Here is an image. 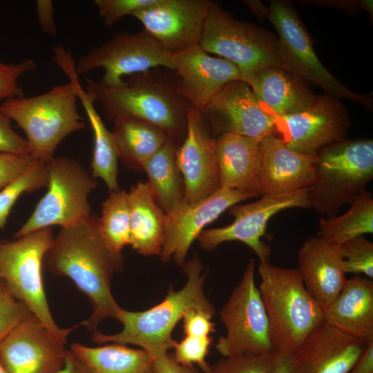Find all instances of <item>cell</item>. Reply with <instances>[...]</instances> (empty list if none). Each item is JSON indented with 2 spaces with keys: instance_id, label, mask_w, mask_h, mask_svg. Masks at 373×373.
<instances>
[{
  "instance_id": "1",
  "label": "cell",
  "mask_w": 373,
  "mask_h": 373,
  "mask_svg": "<svg viewBox=\"0 0 373 373\" xmlns=\"http://www.w3.org/2000/svg\"><path fill=\"white\" fill-rule=\"evenodd\" d=\"M122 253L104 244L93 216L61 227L43 260V269L69 278L89 299L93 311L82 325L93 332L104 319L117 318L121 307L111 292V280L122 271Z\"/></svg>"
},
{
  "instance_id": "2",
  "label": "cell",
  "mask_w": 373,
  "mask_h": 373,
  "mask_svg": "<svg viewBox=\"0 0 373 373\" xmlns=\"http://www.w3.org/2000/svg\"><path fill=\"white\" fill-rule=\"evenodd\" d=\"M183 270L187 277L183 288L175 291L171 286L163 301L145 311L130 312L121 307L116 319L123 329L113 334L96 330L92 340L98 344L136 345L153 358L168 353L176 343L172 332L186 312L200 309L215 314L204 290L207 271L202 273L203 265L197 255L184 263Z\"/></svg>"
},
{
  "instance_id": "3",
  "label": "cell",
  "mask_w": 373,
  "mask_h": 373,
  "mask_svg": "<svg viewBox=\"0 0 373 373\" xmlns=\"http://www.w3.org/2000/svg\"><path fill=\"white\" fill-rule=\"evenodd\" d=\"M147 73L129 76L119 88H106L87 79L86 90L100 104L106 119L128 117L144 121L160 128L178 144L185 136L189 104L178 93L175 84L156 79Z\"/></svg>"
},
{
  "instance_id": "4",
  "label": "cell",
  "mask_w": 373,
  "mask_h": 373,
  "mask_svg": "<svg viewBox=\"0 0 373 373\" xmlns=\"http://www.w3.org/2000/svg\"><path fill=\"white\" fill-rule=\"evenodd\" d=\"M373 178V141L344 140L316 153L310 207L325 218L338 215L366 190Z\"/></svg>"
},
{
  "instance_id": "5",
  "label": "cell",
  "mask_w": 373,
  "mask_h": 373,
  "mask_svg": "<svg viewBox=\"0 0 373 373\" xmlns=\"http://www.w3.org/2000/svg\"><path fill=\"white\" fill-rule=\"evenodd\" d=\"M258 270V289L276 350L294 353L307 336L325 322L324 309L307 291L297 269L260 261Z\"/></svg>"
},
{
  "instance_id": "6",
  "label": "cell",
  "mask_w": 373,
  "mask_h": 373,
  "mask_svg": "<svg viewBox=\"0 0 373 373\" xmlns=\"http://www.w3.org/2000/svg\"><path fill=\"white\" fill-rule=\"evenodd\" d=\"M77 100L75 87L69 82L39 95L6 99L1 108L26 134L30 155L46 164L65 137L86 126L79 114Z\"/></svg>"
},
{
  "instance_id": "7",
  "label": "cell",
  "mask_w": 373,
  "mask_h": 373,
  "mask_svg": "<svg viewBox=\"0 0 373 373\" xmlns=\"http://www.w3.org/2000/svg\"><path fill=\"white\" fill-rule=\"evenodd\" d=\"M201 48L230 61L248 84L261 69L280 66L287 69L283 50L271 32L233 18L218 3L211 1L204 19Z\"/></svg>"
},
{
  "instance_id": "8",
  "label": "cell",
  "mask_w": 373,
  "mask_h": 373,
  "mask_svg": "<svg viewBox=\"0 0 373 373\" xmlns=\"http://www.w3.org/2000/svg\"><path fill=\"white\" fill-rule=\"evenodd\" d=\"M54 239L51 227L12 241L0 242V278L12 294L64 343L75 328L59 327L54 321L45 294L43 260Z\"/></svg>"
},
{
  "instance_id": "9",
  "label": "cell",
  "mask_w": 373,
  "mask_h": 373,
  "mask_svg": "<svg viewBox=\"0 0 373 373\" xmlns=\"http://www.w3.org/2000/svg\"><path fill=\"white\" fill-rule=\"evenodd\" d=\"M46 167L47 191L14 234L15 238L55 225L68 226L91 216L88 195L97 186L95 178L70 157H54Z\"/></svg>"
},
{
  "instance_id": "10",
  "label": "cell",
  "mask_w": 373,
  "mask_h": 373,
  "mask_svg": "<svg viewBox=\"0 0 373 373\" xmlns=\"http://www.w3.org/2000/svg\"><path fill=\"white\" fill-rule=\"evenodd\" d=\"M256 8V15L265 16L276 28L288 70L304 81L318 86L329 96L348 99L372 109L370 97L353 92L323 66L306 28L291 3L276 0L268 7L260 3Z\"/></svg>"
},
{
  "instance_id": "11",
  "label": "cell",
  "mask_w": 373,
  "mask_h": 373,
  "mask_svg": "<svg viewBox=\"0 0 373 373\" xmlns=\"http://www.w3.org/2000/svg\"><path fill=\"white\" fill-rule=\"evenodd\" d=\"M226 335L216 348L224 357L245 354L266 355L276 352L272 330L258 287L255 260H249L242 278L220 311Z\"/></svg>"
},
{
  "instance_id": "12",
  "label": "cell",
  "mask_w": 373,
  "mask_h": 373,
  "mask_svg": "<svg viewBox=\"0 0 373 373\" xmlns=\"http://www.w3.org/2000/svg\"><path fill=\"white\" fill-rule=\"evenodd\" d=\"M160 66L173 70L172 55L160 48L144 30L136 33L119 31L102 45L91 48L75 63L79 75L104 69L98 83L109 88L124 86V76Z\"/></svg>"
},
{
  "instance_id": "13",
  "label": "cell",
  "mask_w": 373,
  "mask_h": 373,
  "mask_svg": "<svg viewBox=\"0 0 373 373\" xmlns=\"http://www.w3.org/2000/svg\"><path fill=\"white\" fill-rule=\"evenodd\" d=\"M310 207L308 189L263 195L254 202L233 205L229 209L233 221L224 227L203 231L198 237L200 247L213 250L220 244L239 241L250 247L261 262H269L271 249L263 242L268 221L278 212L291 209Z\"/></svg>"
},
{
  "instance_id": "14",
  "label": "cell",
  "mask_w": 373,
  "mask_h": 373,
  "mask_svg": "<svg viewBox=\"0 0 373 373\" xmlns=\"http://www.w3.org/2000/svg\"><path fill=\"white\" fill-rule=\"evenodd\" d=\"M348 113L338 99L316 96L305 108L275 119V135L290 149L315 155L323 147L343 141L350 127Z\"/></svg>"
},
{
  "instance_id": "15",
  "label": "cell",
  "mask_w": 373,
  "mask_h": 373,
  "mask_svg": "<svg viewBox=\"0 0 373 373\" xmlns=\"http://www.w3.org/2000/svg\"><path fill=\"white\" fill-rule=\"evenodd\" d=\"M175 160L183 178L185 202L204 200L220 188L215 138L202 111L190 104L185 136Z\"/></svg>"
},
{
  "instance_id": "16",
  "label": "cell",
  "mask_w": 373,
  "mask_h": 373,
  "mask_svg": "<svg viewBox=\"0 0 373 373\" xmlns=\"http://www.w3.org/2000/svg\"><path fill=\"white\" fill-rule=\"evenodd\" d=\"M211 1L155 0L133 13L147 35L174 55L199 44Z\"/></svg>"
},
{
  "instance_id": "17",
  "label": "cell",
  "mask_w": 373,
  "mask_h": 373,
  "mask_svg": "<svg viewBox=\"0 0 373 373\" xmlns=\"http://www.w3.org/2000/svg\"><path fill=\"white\" fill-rule=\"evenodd\" d=\"M65 343L30 314L0 342L7 373H54L65 363Z\"/></svg>"
},
{
  "instance_id": "18",
  "label": "cell",
  "mask_w": 373,
  "mask_h": 373,
  "mask_svg": "<svg viewBox=\"0 0 373 373\" xmlns=\"http://www.w3.org/2000/svg\"><path fill=\"white\" fill-rule=\"evenodd\" d=\"M202 112L213 137L232 133L261 141L275 135V119L261 109L242 79L227 84Z\"/></svg>"
},
{
  "instance_id": "19",
  "label": "cell",
  "mask_w": 373,
  "mask_h": 373,
  "mask_svg": "<svg viewBox=\"0 0 373 373\" xmlns=\"http://www.w3.org/2000/svg\"><path fill=\"white\" fill-rule=\"evenodd\" d=\"M254 198L238 190L220 187L208 198L195 203L184 201L166 214L161 260L173 259L183 265L193 242L204 228L233 205Z\"/></svg>"
},
{
  "instance_id": "20",
  "label": "cell",
  "mask_w": 373,
  "mask_h": 373,
  "mask_svg": "<svg viewBox=\"0 0 373 373\" xmlns=\"http://www.w3.org/2000/svg\"><path fill=\"white\" fill-rule=\"evenodd\" d=\"M172 64L178 77L175 83L178 93L201 111L227 84L241 79L236 65L209 55L200 44L172 55Z\"/></svg>"
},
{
  "instance_id": "21",
  "label": "cell",
  "mask_w": 373,
  "mask_h": 373,
  "mask_svg": "<svg viewBox=\"0 0 373 373\" xmlns=\"http://www.w3.org/2000/svg\"><path fill=\"white\" fill-rule=\"evenodd\" d=\"M260 148V196L291 193L312 186L316 154L293 150L276 135L264 137Z\"/></svg>"
},
{
  "instance_id": "22",
  "label": "cell",
  "mask_w": 373,
  "mask_h": 373,
  "mask_svg": "<svg viewBox=\"0 0 373 373\" xmlns=\"http://www.w3.org/2000/svg\"><path fill=\"white\" fill-rule=\"evenodd\" d=\"M370 343L325 321L307 336L294 354L300 373H348Z\"/></svg>"
},
{
  "instance_id": "23",
  "label": "cell",
  "mask_w": 373,
  "mask_h": 373,
  "mask_svg": "<svg viewBox=\"0 0 373 373\" xmlns=\"http://www.w3.org/2000/svg\"><path fill=\"white\" fill-rule=\"evenodd\" d=\"M297 260L306 289L324 309L347 280L339 245L311 236L298 249Z\"/></svg>"
},
{
  "instance_id": "24",
  "label": "cell",
  "mask_w": 373,
  "mask_h": 373,
  "mask_svg": "<svg viewBox=\"0 0 373 373\" xmlns=\"http://www.w3.org/2000/svg\"><path fill=\"white\" fill-rule=\"evenodd\" d=\"M52 61L65 73L75 89L91 126L94 136V149L91 162L92 176L100 178L106 184L109 193L119 190L117 182L118 153L111 131L106 127L95 107V102L82 87L75 62L69 50L56 52Z\"/></svg>"
},
{
  "instance_id": "25",
  "label": "cell",
  "mask_w": 373,
  "mask_h": 373,
  "mask_svg": "<svg viewBox=\"0 0 373 373\" xmlns=\"http://www.w3.org/2000/svg\"><path fill=\"white\" fill-rule=\"evenodd\" d=\"M249 85L261 109L274 119L305 108L316 97L307 82L280 66L261 69Z\"/></svg>"
},
{
  "instance_id": "26",
  "label": "cell",
  "mask_w": 373,
  "mask_h": 373,
  "mask_svg": "<svg viewBox=\"0 0 373 373\" xmlns=\"http://www.w3.org/2000/svg\"><path fill=\"white\" fill-rule=\"evenodd\" d=\"M260 141L232 133L215 138L220 187L259 194Z\"/></svg>"
},
{
  "instance_id": "27",
  "label": "cell",
  "mask_w": 373,
  "mask_h": 373,
  "mask_svg": "<svg viewBox=\"0 0 373 373\" xmlns=\"http://www.w3.org/2000/svg\"><path fill=\"white\" fill-rule=\"evenodd\" d=\"M325 321L352 336L373 341V280L354 275L324 308Z\"/></svg>"
},
{
  "instance_id": "28",
  "label": "cell",
  "mask_w": 373,
  "mask_h": 373,
  "mask_svg": "<svg viewBox=\"0 0 373 373\" xmlns=\"http://www.w3.org/2000/svg\"><path fill=\"white\" fill-rule=\"evenodd\" d=\"M129 242L144 256L160 255L164 241L166 214L157 203L148 182H139L128 192Z\"/></svg>"
},
{
  "instance_id": "29",
  "label": "cell",
  "mask_w": 373,
  "mask_h": 373,
  "mask_svg": "<svg viewBox=\"0 0 373 373\" xmlns=\"http://www.w3.org/2000/svg\"><path fill=\"white\" fill-rule=\"evenodd\" d=\"M70 351L90 373H152L154 358L142 349L112 343L89 347L78 343Z\"/></svg>"
},
{
  "instance_id": "30",
  "label": "cell",
  "mask_w": 373,
  "mask_h": 373,
  "mask_svg": "<svg viewBox=\"0 0 373 373\" xmlns=\"http://www.w3.org/2000/svg\"><path fill=\"white\" fill-rule=\"evenodd\" d=\"M113 122L119 159L133 169H142L143 162L169 139L160 128L140 119L121 117Z\"/></svg>"
},
{
  "instance_id": "31",
  "label": "cell",
  "mask_w": 373,
  "mask_h": 373,
  "mask_svg": "<svg viewBox=\"0 0 373 373\" xmlns=\"http://www.w3.org/2000/svg\"><path fill=\"white\" fill-rule=\"evenodd\" d=\"M177 144L171 139L143 162L155 200L166 214L184 202V188L175 160Z\"/></svg>"
},
{
  "instance_id": "32",
  "label": "cell",
  "mask_w": 373,
  "mask_h": 373,
  "mask_svg": "<svg viewBox=\"0 0 373 373\" xmlns=\"http://www.w3.org/2000/svg\"><path fill=\"white\" fill-rule=\"evenodd\" d=\"M343 214L322 217L317 236L337 245L359 236L373 233V197L365 191Z\"/></svg>"
},
{
  "instance_id": "33",
  "label": "cell",
  "mask_w": 373,
  "mask_h": 373,
  "mask_svg": "<svg viewBox=\"0 0 373 373\" xmlns=\"http://www.w3.org/2000/svg\"><path fill=\"white\" fill-rule=\"evenodd\" d=\"M101 213L98 229L104 244L112 251L122 253L129 242L128 192L119 189L110 193L102 203Z\"/></svg>"
},
{
  "instance_id": "34",
  "label": "cell",
  "mask_w": 373,
  "mask_h": 373,
  "mask_svg": "<svg viewBox=\"0 0 373 373\" xmlns=\"http://www.w3.org/2000/svg\"><path fill=\"white\" fill-rule=\"evenodd\" d=\"M48 184L46 164L37 162L13 182L0 191V230L17 199L24 193L45 187Z\"/></svg>"
},
{
  "instance_id": "35",
  "label": "cell",
  "mask_w": 373,
  "mask_h": 373,
  "mask_svg": "<svg viewBox=\"0 0 373 373\" xmlns=\"http://www.w3.org/2000/svg\"><path fill=\"white\" fill-rule=\"evenodd\" d=\"M346 274H363L373 278V243L364 236L350 239L339 245Z\"/></svg>"
},
{
  "instance_id": "36",
  "label": "cell",
  "mask_w": 373,
  "mask_h": 373,
  "mask_svg": "<svg viewBox=\"0 0 373 373\" xmlns=\"http://www.w3.org/2000/svg\"><path fill=\"white\" fill-rule=\"evenodd\" d=\"M277 357V351L266 355L245 354L224 357L209 373H271Z\"/></svg>"
},
{
  "instance_id": "37",
  "label": "cell",
  "mask_w": 373,
  "mask_h": 373,
  "mask_svg": "<svg viewBox=\"0 0 373 373\" xmlns=\"http://www.w3.org/2000/svg\"><path fill=\"white\" fill-rule=\"evenodd\" d=\"M211 343L209 336H185L174 346V359L185 366L198 365L204 373H209L211 367L206 361Z\"/></svg>"
},
{
  "instance_id": "38",
  "label": "cell",
  "mask_w": 373,
  "mask_h": 373,
  "mask_svg": "<svg viewBox=\"0 0 373 373\" xmlns=\"http://www.w3.org/2000/svg\"><path fill=\"white\" fill-rule=\"evenodd\" d=\"M30 314L0 278V342Z\"/></svg>"
},
{
  "instance_id": "39",
  "label": "cell",
  "mask_w": 373,
  "mask_h": 373,
  "mask_svg": "<svg viewBox=\"0 0 373 373\" xmlns=\"http://www.w3.org/2000/svg\"><path fill=\"white\" fill-rule=\"evenodd\" d=\"M36 67L37 64L32 59H26L18 63L0 61V102L2 99L25 96L18 84V80Z\"/></svg>"
},
{
  "instance_id": "40",
  "label": "cell",
  "mask_w": 373,
  "mask_h": 373,
  "mask_svg": "<svg viewBox=\"0 0 373 373\" xmlns=\"http://www.w3.org/2000/svg\"><path fill=\"white\" fill-rule=\"evenodd\" d=\"M155 0H95L98 15L108 27Z\"/></svg>"
},
{
  "instance_id": "41",
  "label": "cell",
  "mask_w": 373,
  "mask_h": 373,
  "mask_svg": "<svg viewBox=\"0 0 373 373\" xmlns=\"http://www.w3.org/2000/svg\"><path fill=\"white\" fill-rule=\"evenodd\" d=\"M37 162L30 155L0 153V191L13 182Z\"/></svg>"
},
{
  "instance_id": "42",
  "label": "cell",
  "mask_w": 373,
  "mask_h": 373,
  "mask_svg": "<svg viewBox=\"0 0 373 373\" xmlns=\"http://www.w3.org/2000/svg\"><path fill=\"white\" fill-rule=\"evenodd\" d=\"M0 153L30 155L26 139L12 128L11 119L3 113L0 104Z\"/></svg>"
},
{
  "instance_id": "43",
  "label": "cell",
  "mask_w": 373,
  "mask_h": 373,
  "mask_svg": "<svg viewBox=\"0 0 373 373\" xmlns=\"http://www.w3.org/2000/svg\"><path fill=\"white\" fill-rule=\"evenodd\" d=\"M214 314L200 309H190L182 316L185 336H209L215 332L211 319Z\"/></svg>"
},
{
  "instance_id": "44",
  "label": "cell",
  "mask_w": 373,
  "mask_h": 373,
  "mask_svg": "<svg viewBox=\"0 0 373 373\" xmlns=\"http://www.w3.org/2000/svg\"><path fill=\"white\" fill-rule=\"evenodd\" d=\"M35 10L41 31L49 36L56 37L57 30L53 1L51 0H37Z\"/></svg>"
},
{
  "instance_id": "45",
  "label": "cell",
  "mask_w": 373,
  "mask_h": 373,
  "mask_svg": "<svg viewBox=\"0 0 373 373\" xmlns=\"http://www.w3.org/2000/svg\"><path fill=\"white\" fill-rule=\"evenodd\" d=\"M152 373H200L193 366L182 365L169 353L154 358Z\"/></svg>"
},
{
  "instance_id": "46",
  "label": "cell",
  "mask_w": 373,
  "mask_h": 373,
  "mask_svg": "<svg viewBox=\"0 0 373 373\" xmlns=\"http://www.w3.org/2000/svg\"><path fill=\"white\" fill-rule=\"evenodd\" d=\"M277 357L271 373H300L294 354L287 349H278Z\"/></svg>"
},
{
  "instance_id": "47",
  "label": "cell",
  "mask_w": 373,
  "mask_h": 373,
  "mask_svg": "<svg viewBox=\"0 0 373 373\" xmlns=\"http://www.w3.org/2000/svg\"><path fill=\"white\" fill-rule=\"evenodd\" d=\"M348 373H373V341L369 343Z\"/></svg>"
},
{
  "instance_id": "48",
  "label": "cell",
  "mask_w": 373,
  "mask_h": 373,
  "mask_svg": "<svg viewBox=\"0 0 373 373\" xmlns=\"http://www.w3.org/2000/svg\"><path fill=\"white\" fill-rule=\"evenodd\" d=\"M54 373H90V372L70 350H68L64 365Z\"/></svg>"
},
{
  "instance_id": "49",
  "label": "cell",
  "mask_w": 373,
  "mask_h": 373,
  "mask_svg": "<svg viewBox=\"0 0 373 373\" xmlns=\"http://www.w3.org/2000/svg\"><path fill=\"white\" fill-rule=\"evenodd\" d=\"M362 8L366 10L370 14H372V1L364 0L360 1Z\"/></svg>"
},
{
  "instance_id": "50",
  "label": "cell",
  "mask_w": 373,
  "mask_h": 373,
  "mask_svg": "<svg viewBox=\"0 0 373 373\" xmlns=\"http://www.w3.org/2000/svg\"><path fill=\"white\" fill-rule=\"evenodd\" d=\"M0 373H7L1 363H0Z\"/></svg>"
}]
</instances>
